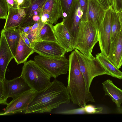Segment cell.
<instances>
[{
    "label": "cell",
    "instance_id": "cell-1",
    "mask_svg": "<svg viewBox=\"0 0 122 122\" xmlns=\"http://www.w3.org/2000/svg\"><path fill=\"white\" fill-rule=\"evenodd\" d=\"M71 100L67 87L55 78L45 89L36 92L35 97L24 113L51 112L60 105L69 103Z\"/></svg>",
    "mask_w": 122,
    "mask_h": 122
},
{
    "label": "cell",
    "instance_id": "cell-2",
    "mask_svg": "<svg viewBox=\"0 0 122 122\" xmlns=\"http://www.w3.org/2000/svg\"><path fill=\"white\" fill-rule=\"evenodd\" d=\"M69 60L67 88L71 101L81 107L84 106L88 102H95L91 92L87 88L75 50L69 55Z\"/></svg>",
    "mask_w": 122,
    "mask_h": 122
},
{
    "label": "cell",
    "instance_id": "cell-3",
    "mask_svg": "<svg viewBox=\"0 0 122 122\" xmlns=\"http://www.w3.org/2000/svg\"><path fill=\"white\" fill-rule=\"evenodd\" d=\"M24 64L20 76L31 89L38 92L50 83L51 75L34 60Z\"/></svg>",
    "mask_w": 122,
    "mask_h": 122
},
{
    "label": "cell",
    "instance_id": "cell-4",
    "mask_svg": "<svg viewBox=\"0 0 122 122\" xmlns=\"http://www.w3.org/2000/svg\"><path fill=\"white\" fill-rule=\"evenodd\" d=\"M98 41V30L90 22L81 19L73 49H76L83 54L92 57L93 48Z\"/></svg>",
    "mask_w": 122,
    "mask_h": 122
},
{
    "label": "cell",
    "instance_id": "cell-5",
    "mask_svg": "<svg viewBox=\"0 0 122 122\" xmlns=\"http://www.w3.org/2000/svg\"><path fill=\"white\" fill-rule=\"evenodd\" d=\"M74 49L77 56L80 70L89 90L94 77L103 75H110L96 57H89L77 49Z\"/></svg>",
    "mask_w": 122,
    "mask_h": 122
},
{
    "label": "cell",
    "instance_id": "cell-6",
    "mask_svg": "<svg viewBox=\"0 0 122 122\" xmlns=\"http://www.w3.org/2000/svg\"><path fill=\"white\" fill-rule=\"evenodd\" d=\"M34 61L55 79L66 74L69 68V60L65 55L57 57H49L40 55L35 56Z\"/></svg>",
    "mask_w": 122,
    "mask_h": 122
},
{
    "label": "cell",
    "instance_id": "cell-7",
    "mask_svg": "<svg viewBox=\"0 0 122 122\" xmlns=\"http://www.w3.org/2000/svg\"><path fill=\"white\" fill-rule=\"evenodd\" d=\"M110 5L105 11L104 17L98 30V42L101 53L107 56L111 43V22L113 10Z\"/></svg>",
    "mask_w": 122,
    "mask_h": 122
},
{
    "label": "cell",
    "instance_id": "cell-8",
    "mask_svg": "<svg viewBox=\"0 0 122 122\" xmlns=\"http://www.w3.org/2000/svg\"><path fill=\"white\" fill-rule=\"evenodd\" d=\"M36 92L30 89L13 98L0 116L8 115L24 112L35 97Z\"/></svg>",
    "mask_w": 122,
    "mask_h": 122
},
{
    "label": "cell",
    "instance_id": "cell-9",
    "mask_svg": "<svg viewBox=\"0 0 122 122\" xmlns=\"http://www.w3.org/2000/svg\"><path fill=\"white\" fill-rule=\"evenodd\" d=\"M35 52L49 57H57L65 55L66 52L58 42L41 41L32 45Z\"/></svg>",
    "mask_w": 122,
    "mask_h": 122
},
{
    "label": "cell",
    "instance_id": "cell-10",
    "mask_svg": "<svg viewBox=\"0 0 122 122\" xmlns=\"http://www.w3.org/2000/svg\"><path fill=\"white\" fill-rule=\"evenodd\" d=\"M6 99L13 98L31 89L21 76L10 80H0Z\"/></svg>",
    "mask_w": 122,
    "mask_h": 122
},
{
    "label": "cell",
    "instance_id": "cell-11",
    "mask_svg": "<svg viewBox=\"0 0 122 122\" xmlns=\"http://www.w3.org/2000/svg\"><path fill=\"white\" fill-rule=\"evenodd\" d=\"M83 13L78 0H76L68 15L62 21L64 25L73 38L74 41L78 32L79 25Z\"/></svg>",
    "mask_w": 122,
    "mask_h": 122
},
{
    "label": "cell",
    "instance_id": "cell-12",
    "mask_svg": "<svg viewBox=\"0 0 122 122\" xmlns=\"http://www.w3.org/2000/svg\"><path fill=\"white\" fill-rule=\"evenodd\" d=\"M105 11L98 1L88 0L85 21L91 23L98 30L103 19Z\"/></svg>",
    "mask_w": 122,
    "mask_h": 122
},
{
    "label": "cell",
    "instance_id": "cell-13",
    "mask_svg": "<svg viewBox=\"0 0 122 122\" xmlns=\"http://www.w3.org/2000/svg\"><path fill=\"white\" fill-rule=\"evenodd\" d=\"M0 41V80H3L5 79V73L8 65L14 57L1 31Z\"/></svg>",
    "mask_w": 122,
    "mask_h": 122
},
{
    "label": "cell",
    "instance_id": "cell-14",
    "mask_svg": "<svg viewBox=\"0 0 122 122\" xmlns=\"http://www.w3.org/2000/svg\"><path fill=\"white\" fill-rule=\"evenodd\" d=\"M53 27L58 43L66 52L71 51L73 50L74 40L63 22L58 23Z\"/></svg>",
    "mask_w": 122,
    "mask_h": 122
},
{
    "label": "cell",
    "instance_id": "cell-15",
    "mask_svg": "<svg viewBox=\"0 0 122 122\" xmlns=\"http://www.w3.org/2000/svg\"><path fill=\"white\" fill-rule=\"evenodd\" d=\"M118 69L122 66V31L118 33L111 42L108 55L107 56Z\"/></svg>",
    "mask_w": 122,
    "mask_h": 122
},
{
    "label": "cell",
    "instance_id": "cell-16",
    "mask_svg": "<svg viewBox=\"0 0 122 122\" xmlns=\"http://www.w3.org/2000/svg\"><path fill=\"white\" fill-rule=\"evenodd\" d=\"M27 8L13 9L9 7L8 16L3 29L6 30L19 26L25 16Z\"/></svg>",
    "mask_w": 122,
    "mask_h": 122
},
{
    "label": "cell",
    "instance_id": "cell-17",
    "mask_svg": "<svg viewBox=\"0 0 122 122\" xmlns=\"http://www.w3.org/2000/svg\"><path fill=\"white\" fill-rule=\"evenodd\" d=\"M41 12L46 13L49 15V23L52 25L56 24L60 18L63 17L60 0H46Z\"/></svg>",
    "mask_w": 122,
    "mask_h": 122
},
{
    "label": "cell",
    "instance_id": "cell-18",
    "mask_svg": "<svg viewBox=\"0 0 122 122\" xmlns=\"http://www.w3.org/2000/svg\"><path fill=\"white\" fill-rule=\"evenodd\" d=\"M46 0H31L30 5L27 9L25 16L19 26L24 27L33 25V16L36 15L41 16L42 7Z\"/></svg>",
    "mask_w": 122,
    "mask_h": 122
},
{
    "label": "cell",
    "instance_id": "cell-19",
    "mask_svg": "<svg viewBox=\"0 0 122 122\" xmlns=\"http://www.w3.org/2000/svg\"><path fill=\"white\" fill-rule=\"evenodd\" d=\"M102 84L105 95L109 96L117 107H120L122 103V90L115 86L110 79L105 81Z\"/></svg>",
    "mask_w": 122,
    "mask_h": 122
},
{
    "label": "cell",
    "instance_id": "cell-20",
    "mask_svg": "<svg viewBox=\"0 0 122 122\" xmlns=\"http://www.w3.org/2000/svg\"><path fill=\"white\" fill-rule=\"evenodd\" d=\"M34 52L33 48L29 47L25 43L20 34L16 55L14 58L17 64L26 62L29 56Z\"/></svg>",
    "mask_w": 122,
    "mask_h": 122
},
{
    "label": "cell",
    "instance_id": "cell-21",
    "mask_svg": "<svg viewBox=\"0 0 122 122\" xmlns=\"http://www.w3.org/2000/svg\"><path fill=\"white\" fill-rule=\"evenodd\" d=\"M1 31L3 33L14 57L20 37V32L18 27L6 30L3 29Z\"/></svg>",
    "mask_w": 122,
    "mask_h": 122
},
{
    "label": "cell",
    "instance_id": "cell-22",
    "mask_svg": "<svg viewBox=\"0 0 122 122\" xmlns=\"http://www.w3.org/2000/svg\"><path fill=\"white\" fill-rule=\"evenodd\" d=\"M96 58L102 66L112 77L122 79V72L113 63L107 56L102 53L96 55Z\"/></svg>",
    "mask_w": 122,
    "mask_h": 122
},
{
    "label": "cell",
    "instance_id": "cell-23",
    "mask_svg": "<svg viewBox=\"0 0 122 122\" xmlns=\"http://www.w3.org/2000/svg\"><path fill=\"white\" fill-rule=\"evenodd\" d=\"M53 26V25L48 23L44 24L37 36L32 42V45L35 43L41 41L58 42Z\"/></svg>",
    "mask_w": 122,
    "mask_h": 122
},
{
    "label": "cell",
    "instance_id": "cell-24",
    "mask_svg": "<svg viewBox=\"0 0 122 122\" xmlns=\"http://www.w3.org/2000/svg\"><path fill=\"white\" fill-rule=\"evenodd\" d=\"M121 29V25L117 13L113 10L111 19V42L114 40Z\"/></svg>",
    "mask_w": 122,
    "mask_h": 122
},
{
    "label": "cell",
    "instance_id": "cell-25",
    "mask_svg": "<svg viewBox=\"0 0 122 122\" xmlns=\"http://www.w3.org/2000/svg\"><path fill=\"white\" fill-rule=\"evenodd\" d=\"M8 7L13 9L28 7L31 0H6Z\"/></svg>",
    "mask_w": 122,
    "mask_h": 122
},
{
    "label": "cell",
    "instance_id": "cell-26",
    "mask_svg": "<svg viewBox=\"0 0 122 122\" xmlns=\"http://www.w3.org/2000/svg\"><path fill=\"white\" fill-rule=\"evenodd\" d=\"M76 0H60L63 13V19L67 16Z\"/></svg>",
    "mask_w": 122,
    "mask_h": 122
},
{
    "label": "cell",
    "instance_id": "cell-27",
    "mask_svg": "<svg viewBox=\"0 0 122 122\" xmlns=\"http://www.w3.org/2000/svg\"><path fill=\"white\" fill-rule=\"evenodd\" d=\"M9 10L8 5L6 0H0V18L6 19Z\"/></svg>",
    "mask_w": 122,
    "mask_h": 122
},
{
    "label": "cell",
    "instance_id": "cell-28",
    "mask_svg": "<svg viewBox=\"0 0 122 122\" xmlns=\"http://www.w3.org/2000/svg\"><path fill=\"white\" fill-rule=\"evenodd\" d=\"M44 24L41 20L36 22L32 26L30 33L28 36V37L31 42V41L38 29L42 27Z\"/></svg>",
    "mask_w": 122,
    "mask_h": 122
},
{
    "label": "cell",
    "instance_id": "cell-29",
    "mask_svg": "<svg viewBox=\"0 0 122 122\" xmlns=\"http://www.w3.org/2000/svg\"><path fill=\"white\" fill-rule=\"evenodd\" d=\"M83 107L86 113H101L103 110V108L102 107H96L94 106L91 104L86 105Z\"/></svg>",
    "mask_w": 122,
    "mask_h": 122
},
{
    "label": "cell",
    "instance_id": "cell-30",
    "mask_svg": "<svg viewBox=\"0 0 122 122\" xmlns=\"http://www.w3.org/2000/svg\"><path fill=\"white\" fill-rule=\"evenodd\" d=\"M56 113L66 114H86L83 107H82L80 108L74 109L59 112H56Z\"/></svg>",
    "mask_w": 122,
    "mask_h": 122
},
{
    "label": "cell",
    "instance_id": "cell-31",
    "mask_svg": "<svg viewBox=\"0 0 122 122\" xmlns=\"http://www.w3.org/2000/svg\"><path fill=\"white\" fill-rule=\"evenodd\" d=\"M78 0L83 13L81 20L85 21L88 0Z\"/></svg>",
    "mask_w": 122,
    "mask_h": 122
},
{
    "label": "cell",
    "instance_id": "cell-32",
    "mask_svg": "<svg viewBox=\"0 0 122 122\" xmlns=\"http://www.w3.org/2000/svg\"><path fill=\"white\" fill-rule=\"evenodd\" d=\"M0 104L7 105L8 104L5 97L2 85L1 83H0Z\"/></svg>",
    "mask_w": 122,
    "mask_h": 122
},
{
    "label": "cell",
    "instance_id": "cell-33",
    "mask_svg": "<svg viewBox=\"0 0 122 122\" xmlns=\"http://www.w3.org/2000/svg\"><path fill=\"white\" fill-rule=\"evenodd\" d=\"M31 27L32 26H28L24 27L19 26L17 27L21 34H23L28 36L30 33Z\"/></svg>",
    "mask_w": 122,
    "mask_h": 122
},
{
    "label": "cell",
    "instance_id": "cell-34",
    "mask_svg": "<svg viewBox=\"0 0 122 122\" xmlns=\"http://www.w3.org/2000/svg\"><path fill=\"white\" fill-rule=\"evenodd\" d=\"M99 2L106 10L111 5L110 0H96Z\"/></svg>",
    "mask_w": 122,
    "mask_h": 122
},
{
    "label": "cell",
    "instance_id": "cell-35",
    "mask_svg": "<svg viewBox=\"0 0 122 122\" xmlns=\"http://www.w3.org/2000/svg\"><path fill=\"white\" fill-rule=\"evenodd\" d=\"M23 40L25 43L30 47L33 48L31 42L28 36L23 34H21Z\"/></svg>",
    "mask_w": 122,
    "mask_h": 122
},
{
    "label": "cell",
    "instance_id": "cell-36",
    "mask_svg": "<svg viewBox=\"0 0 122 122\" xmlns=\"http://www.w3.org/2000/svg\"><path fill=\"white\" fill-rule=\"evenodd\" d=\"M111 5L115 11L117 12L116 0H110Z\"/></svg>",
    "mask_w": 122,
    "mask_h": 122
},
{
    "label": "cell",
    "instance_id": "cell-37",
    "mask_svg": "<svg viewBox=\"0 0 122 122\" xmlns=\"http://www.w3.org/2000/svg\"><path fill=\"white\" fill-rule=\"evenodd\" d=\"M116 1L117 11L122 8V0H116Z\"/></svg>",
    "mask_w": 122,
    "mask_h": 122
},
{
    "label": "cell",
    "instance_id": "cell-38",
    "mask_svg": "<svg viewBox=\"0 0 122 122\" xmlns=\"http://www.w3.org/2000/svg\"><path fill=\"white\" fill-rule=\"evenodd\" d=\"M122 26L121 30L122 31V8L117 12Z\"/></svg>",
    "mask_w": 122,
    "mask_h": 122
}]
</instances>
